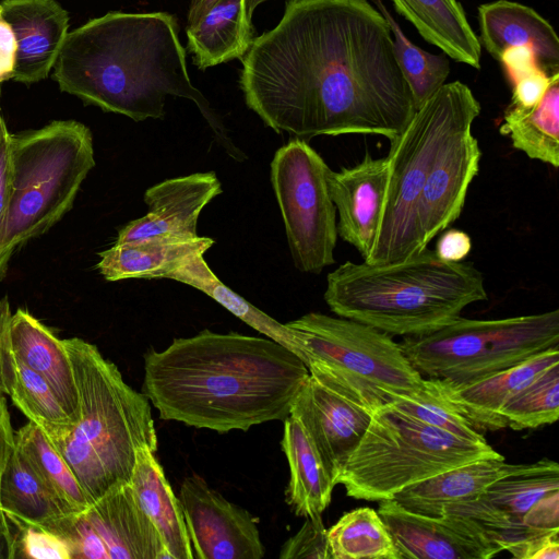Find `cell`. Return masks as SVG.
<instances>
[{"mask_svg":"<svg viewBox=\"0 0 559 559\" xmlns=\"http://www.w3.org/2000/svg\"><path fill=\"white\" fill-rule=\"evenodd\" d=\"M239 78L246 105L277 133L394 141L415 112L390 25L368 0H287L254 37Z\"/></svg>","mask_w":559,"mask_h":559,"instance_id":"obj_1","label":"cell"},{"mask_svg":"<svg viewBox=\"0 0 559 559\" xmlns=\"http://www.w3.org/2000/svg\"><path fill=\"white\" fill-rule=\"evenodd\" d=\"M309 376L282 344L203 330L144 356L142 393L165 420L219 433L285 420Z\"/></svg>","mask_w":559,"mask_h":559,"instance_id":"obj_2","label":"cell"},{"mask_svg":"<svg viewBox=\"0 0 559 559\" xmlns=\"http://www.w3.org/2000/svg\"><path fill=\"white\" fill-rule=\"evenodd\" d=\"M52 78L60 91L134 121L163 118L167 96L190 99L225 151L246 158L192 84L174 14L110 11L91 19L68 33Z\"/></svg>","mask_w":559,"mask_h":559,"instance_id":"obj_3","label":"cell"},{"mask_svg":"<svg viewBox=\"0 0 559 559\" xmlns=\"http://www.w3.org/2000/svg\"><path fill=\"white\" fill-rule=\"evenodd\" d=\"M488 295L472 262H448L433 250L385 264L346 261L326 277L324 300L332 312L389 335L438 330Z\"/></svg>","mask_w":559,"mask_h":559,"instance_id":"obj_4","label":"cell"},{"mask_svg":"<svg viewBox=\"0 0 559 559\" xmlns=\"http://www.w3.org/2000/svg\"><path fill=\"white\" fill-rule=\"evenodd\" d=\"M79 395L76 421L48 438L82 485L91 504L130 483L136 451L157 449L147 397L132 389L118 367L92 343L62 340Z\"/></svg>","mask_w":559,"mask_h":559,"instance_id":"obj_5","label":"cell"},{"mask_svg":"<svg viewBox=\"0 0 559 559\" xmlns=\"http://www.w3.org/2000/svg\"><path fill=\"white\" fill-rule=\"evenodd\" d=\"M11 198L0 252L5 276L12 254L48 231L71 210L95 166L91 130L75 120H55L10 135Z\"/></svg>","mask_w":559,"mask_h":559,"instance_id":"obj_6","label":"cell"},{"mask_svg":"<svg viewBox=\"0 0 559 559\" xmlns=\"http://www.w3.org/2000/svg\"><path fill=\"white\" fill-rule=\"evenodd\" d=\"M481 110L471 88L443 84L417 108L401 134L390 142L388 176L369 264L405 261L419 253L417 212L429 171L445 143Z\"/></svg>","mask_w":559,"mask_h":559,"instance_id":"obj_7","label":"cell"},{"mask_svg":"<svg viewBox=\"0 0 559 559\" xmlns=\"http://www.w3.org/2000/svg\"><path fill=\"white\" fill-rule=\"evenodd\" d=\"M489 443L461 439L386 404L378 408L338 479L354 499H392L403 488L485 457Z\"/></svg>","mask_w":559,"mask_h":559,"instance_id":"obj_8","label":"cell"},{"mask_svg":"<svg viewBox=\"0 0 559 559\" xmlns=\"http://www.w3.org/2000/svg\"><path fill=\"white\" fill-rule=\"evenodd\" d=\"M400 346L421 376L465 385L559 347V310L489 320L459 317L432 332L405 336Z\"/></svg>","mask_w":559,"mask_h":559,"instance_id":"obj_9","label":"cell"},{"mask_svg":"<svg viewBox=\"0 0 559 559\" xmlns=\"http://www.w3.org/2000/svg\"><path fill=\"white\" fill-rule=\"evenodd\" d=\"M308 369L328 376L372 411L415 392L423 376L400 343L368 324L310 312L286 323Z\"/></svg>","mask_w":559,"mask_h":559,"instance_id":"obj_10","label":"cell"},{"mask_svg":"<svg viewBox=\"0 0 559 559\" xmlns=\"http://www.w3.org/2000/svg\"><path fill=\"white\" fill-rule=\"evenodd\" d=\"M330 167L308 142L293 138L271 163V182L295 266L320 274L334 264L336 209L328 187Z\"/></svg>","mask_w":559,"mask_h":559,"instance_id":"obj_11","label":"cell"},{"mask_svg":"<svg viewBox=\"0 0 559 559\" xmlns=\"http://www.w3.org/2000/svg\"><path fill=\"white\" fill-rule=\"evenodd\" d=\"M309 376L290 405L295 417L312 440L333 483L364 437L372 414L353 393L322 372Z\"/></svg>","mask_w":559,"mask_h":559,"instance_id":"obj_12","label":"cell"},{"mask_svg":"<svg viewBox=\"0 0 559 559\" xmlns=\"http://www.w3.org/2000/svg\"><path fill=\"white\" fill-rule=\"evenodd\" d=\"M559 490V465L550 459L514 464L473 500L452 503L444 513L464 515L478 523L502 548L530 539L523 525L528 511L545 496Z\"/></svg>","mask_w":559,"mask_h":559,"instance_id":"obj_13","label":"cell"},{"mask_svg":"<svg viewBox=\"0 0 559 559\" xmlns=\"http://www.w3.org/2000/svg\"><path fill=\"white\" fill-rule=\"evenodd\" d=\"M178 499L194 559L264 557L257 519L212 489L203 478L187 477Z\"/></svg>","mask_w":559,"mask_h":559,"instance_id":"obj_14","label":"cell"},{"mask_svg":"<svg viewBox=\"0 0 559 559\" xmlns=\"http://www.w3.org/2000/svg\"><path fill=\"white\" fill-rule=\"evenodd\" d=\"M399 559H490L503 548L472 519L444 513H412L393 499L381 500L378 511Z\"/></svg>","mask_w":559,"mask_h":559,"instance_id":"obj_15","label":"cell"},{"mask_svg":"<svg viewBox=\"0 0 559 559\" xmlns=\"http://www.w3.org/2000/svg\"><path fill=\"white\" fill-rule=\"evenodd\" d=\"M472 126H463L451 136L429 171L417 212L420 251L459 218L467 190L479 171L481 151Z\"/></svg>","mask_w":559,"mask_h":559,"instance_id":"obj_16","label":"cell"},{"mask_svg":"<svg viewBox=\"0 0 559 559\" xmlns=\"http://www.w3.org/2000/svg\"><path fill=\"white\" fill-rule=\"evenodd\" d=\"M222 193L215 173L166 179L144 193L148 212L123 226L114 245L159 236L198 237L197 226L205 205Z\"/></svg>","mask_w":559,"mask_h":559,"instance_id":"obj_17","label":"cell"},{"mask_svg":"<svg viewBox=\"0 0 559 559\" xmlns=\"http://www.w3.org/2000/svg\"><path fill=\"white\" fill-rule=\"evenodd\" d=\"M388 176L386 157L362 160L340 171L330 169L328 187L338 215L337 235L365 261L374 243Z\"/></svg>","mask_w":559,"mask_h":559,"instance_id":"obj_18","label":"cell"},{"mask_svg":"<svg viewBox=\"0 0 559 559\" xmlns=\"http://www.w3.org/2000/svg\"><path fill=\"white\" fill-rule=\"evenodd\" d=\"M16 40L13 80L33 84L53 69L69 33V14L56 0H1Z\"/></svg>","mask_w":559,"mask_h":559,"instance_id":"obj_19","label":"cell"},{"mask_svg":"<svg viewBox=\"0 0 559 559\" xmlns=\"http://www.w3.org/2000/svg\"><path fill=\"white\" fill-rule=\"evenodd\" d=\"M84 514L105 543L110 559H170L130 483L111 488Z\"/></svg>","mask_w":559,"mask_h":559,"instance_id":"obj_20","label":"cell"},{"mask_svg":"<svg viewBox=\"0 0 559 559\" xmlns=\"http://www.w3.org/2000/svg\"><path fill=\"white\" fill-rule=\"evenodd\" d=\"M480 39L486 50L500 60L512 47H530L539 67L549 75L559 73V39L556 31L532 8L498 0L478 8Z\"/></svg>","mask_w":559,"mask_h":559,"instance_id":"obj_21","label":"cell"},{"mask_svg":"<svg viewBox=\"0 0 559 559\" xmlns=\"http://www.w3.org/2000/svg\"><path fill=\"white\" fill-rule=\"evenodd\" d=\"M558 362L559 347H554L469 384L451 385L435 380L447 397L484 433L507 428L500 416L503 405L546 368Z\"/></svg>","mask_w":559,"mask_h":559,"instance_id":"obj_22","label":"cell"},{"mask_svg":"<svg viewBox=\"0 0 559 559\" xmlns=\"http://www.w3.org/2000/svg\"><path fill=\"white\" fill-rule=\"evenodd\" d=\"M11 350L52 388L73 423L79 415V395L72 364L63 341L25 309L12 313Z\"/></svg>","mask_w":559,"mask_h":559,"instance_id":"obj_23","label":"cell"},{"mask_svg":"<svg viewBox=\"0 0 559 559\" xmlns=\"http://www.w3.org/2000/svg\"><path fill=\"white\" fill-rule=\"evenodd\" d=\"M513 466L501 454L479 459L412 484L392 499L412 513L441 516L448 506L477 498Z\"/></svg>","mask_w":559,"mask_h":559,"instance_id":"obj_24","label":"cell"},{"mask_svg":"<svg viewBox=\"0 0 559 559\" xmlns=\"http://www.w3.org/2000/svg\"><path fill=\"white\" fill-rule=\"evenodd\" d=\"M210 237L180 238L159 236L114 245L99 252L96 267L105 280L166 278L187 261L204 253L214 245Z\"/></svg>","mask_w":559,"mask_h":559,"instance_id":"obj_25","label":"cell"},{"mask_svg":"<svg viewBox=\"0 0 559 559\" xmlns=\"http://www.w3.org/2000/svg\"><path fill=\"white\" fill-rule=\"evenodd\" d=\"M154 451H136L130 485L157 530L170 559H194L179 499L175 496Z\"/></svg>","mask_w":559,"mask_h":559,"instance_id":"obj_26","label":"cell"},{"mask_svg":"<svg viewBox=\"0 0 559 559\" xmlns=\"http://www.w3.org/2000/svg\"><path fill=\"white\" fill-rule=\"evenodd\" d=\"M187 49L193 64L206 70L242 59L254 37L245 0H218L193 25H187Z\"/></svg>","mask_w":559,"mask_h":559,"instance_id":"obj_27","label":"cell"},{"mask_svg":"<svg viewBox=\"0 0 559 559\" xmlns=\"http://www.w3.org/2000/svg\"><path fill=\"white\" fill-rule=\"evenodd\" d=\"M395 10L428 43L451 59L480 68V40L472 29L459 0H392Z\"/></svg>","mask_w":559,"mask_h":559,"instance_id":"obj_28","label":"cell"},{"mask_svg":"<svg viewBox=\"0 0 559 559\" xmlns=\"http://www.w3.org/2000/svg\"><path fill=\"white\" fill-rule=\"evenodd\" d=\"M282 450L289 466L286 501L298 516L321 515L336 486L302 425L293 416L284 420Z\"/></svg>","mask_w":559,"mask_h":559,"instance_id":"obj_29","label":"cell"},{"mask_svg":"<svg viewBox=\"0 0 559 559\" xmlns=\"http://www.w3.org/2000/svg\"><path fill=\"white\" fill-rule=\"evenodd\" d=\"M0 500L7 519L15 524L47 528L75 513L49 489L16 445L3 474Z\"/></svg>","mask_w":559,"mask_h":559,"instance_id":"obj_30","label":"cell"},{"mask_svg":"<svg viewBox=\"0 0 559 559\" xmlns=\"http://www.w3.org/2000/svg\"><path fill=\"white\" fill-rule=\"evenodd\" d=\"M512 146L530 158L559 166V73L540 102L530 109L509 106L499 129Z\"/></svg>","mask_w":559,"mask_h":559,"instance_id":"obj_31","label":"cell"},{"mask_svg":"<svg viewBox=\"0 0 559 559\" xmlns=\"http://www.w3.org/2000/svg\"><path fill=\"white\" fill-rule=\"evenodd\" d=\"M166 278L201 290L246 324L282 344L302 360L300 345L294 331L222 283L207 265L204 255H198L187 261L180 267L171 271Z\"/></svg>","mask_w":559,"mask_h":559,"instance_id":"obj_32","label":"cell"},{"mask_svg":"<svg viewBox=\"0 0 559 559\" xmlns=\"http://www.w3.org/2000/svg\"><path fill=\"white\" fill-rule=\"evenodd\" d=\"M5 388L13 404L48 438L74 424L52 388L11 350L10 343L5 358Z\"/></svg>","mask_w":559,"mask_h":559,"instance_id":"obj_33","label":"cell"},{"mask_svg":"<svg viewBox=\"0 0 559 559\" xmlns=\"http://www.w3.org/2000/svg\"><path fill=\"white\" fill-rule=\"evenodd\" d=\"M15 445L32 467L72 512H84L90 506L82 485L70 465L35 423L28 421L15 432Z\"/></svg>","mask_w":559,"mask_h":559,"instance_id":"obj_34","label":"cell"},{"mask_svg":"<svg viewBox=\"0 0 559 559\" xmlns=\"http://www.w3.org/2000/svg\"><path fill=\"white\" fill-rule=\"evenodd\" d=\"M328 540L332 559H399L386 526L369 507L344 513L328 530Z\"/></svg>","mask_w":559,"mask_h":559,"instance_id":"obj_35","label":"cell"},{"mask_svg":"<svg viewBox=\"0 0 559 559\" xmlns=\"http://www.w3.org/2000/svg\"><path fill=\"white\" fill-rule=\"evenodd\" d=\"M373 2L390 25L395 57L417 109L445 84L450 73L449 58L445 53L433 55L416 46L406 37L383 2L381 0H373Z\"/></svg>","mask_w":559,"mask_h":559,"instance_id":"obj_36","label":"cell"},{"mask_svg":"<svg viewBox=\"0 0 559 559\" xmlns=\"http://www.w3.org/2000/svg\"><path fill=\"white\" fill-rule=\"evenodd\" d=\"M391 405L397 411L461 439L486 442L484 433L440 390L435 379H423L412 394L395 399Z\"/></svg>","mask_w":559,"mask_h":559,"instance_id":"obj_37","label":"cell"},{"mask_svg":"<svg viewBox=\"0 0 559 559\" xmlns=\"http://www.w3.org/2000/svg\"><path fill=\"white\" fill-rule=\"evenodd\" d=\"M500 416L513 430L534 429L559 416V362L535 377L501 408Z\"/></svg>","mask_w":559,"mask_h":559,"instance_id":"obj_38","label":"cell"},{"mask_svg":"<svg viewBox=\"0 0 559 559\" xmlns=\"http://www.w3.org/2000/svg\"><path fill=\"white\" fill-rule=\"evenodd\" d=\"M499 61L512 83L511 106L523 109L536 106L554 74L549 75L539 67L534 51L527 46L507 49Z\"/></svg>","mask_w":559,"mask_h":559,"instance_id":"obj_39","label":"cell"},{"mask_svg":"<svg viewBox=\"0 0 559 559\" xmlns=\"http://www.w3.org/2000/svg\"><path fill=\"white\" fill-rule=\"evenodd\" d=\"M46 530L59 535L68 544L72 559H110L105 543L84 512L68 514Z\"/></svg>","mask_w":559,"mask_h":559,"instance_id":"obj_40","label":"cell"},{"mask_svg":"<svg viewBox=\"0 0 559 559\" xmlns=\"http://www.w3.org/2000/svg\"><path fill=\"white\" fill-rule=\"evenodd\" d=\"M281 559H332L328 530L322 516H309L301 528L289 537L280 551Z\"/></svg>","mask_w":559,"mask_h":559,"instance_id":"obj_41","label":"cell"},{"mask_svg":"<svg viewBox=\"0 0 559 559\" xmlns=\"http://www.w3.org/2000/svg\"><path fill=\"white\" fill-rule=\"evenodd\" d=\"M12 524L16 530V557L72 559L68 544L59 535L40 526Z\"/></svg>","mask_w":559,"mask_h":559,"instance_id":"obj_42","label":"cell"},{"mask_svg":"<svg viewBox=\"0 0 559 559\" xmlns=\"http://www.w3.org/2000/svg\"><path fill=\"white\" fill-rule=\"evenodd\" d=\"M10 135L7 126L0 133V252L5 231L11 198ZM4 277L0 269V280Z\"/></svg>","mask_w":559,"mask_h":559,"instance_id":"obj_43","label":"cell"},{"mask_svg":"<svg viewBox=\"0 0 559 559\" xmlns=\"http://www.w3.org/2000/svg\"><path fill=\"white\" fill-rule=\"evenodd\" d=\"M507 551L518 559H558L559 532L526 539Z\"/></svg>","mask_w":559,"mask_h":559,"instance_id":"obj_44","label":"cell"},{"mask_svg":"<svg viewBox=\"0 0 559 559\" xmlns=\"http://www.w3.org/2000/svg\"><path fill=\"white\" fill-rule=\"evenodd\" d=\"M14 448L15 432L13 431L7 400L3 395H0V489L8 461ZM10 526L11 523L2 511L0 500V532L8 530Z\"/></svg>","mask_w":559,"mask_h":559,"instance_id":"obj_45","label":"cell"},{"mask_svg":"<svg viewBox=\"0 0 559 559\" xmlns=\"http://www.w3.org/2000/svg\"><path fill=\"white\" fill-rule=\"evenodd\" d=\"M472 250V239L463 230L444 229L437 241L435 253L448 262H462Z\"/></svg>","mask_w":559,"mask_h":559,"instance_id":"obj_46","label":"cell"},{"mask_svg":"<svg viewBox=\"0 0 559 559\" xmlns=\"http://www.w3.org/2000/svg\"><path fill=\"white\" fill-rule=\"evenodd\" d=\"M16 49L14 33L0 12V85L13 80Z\"/></svg>","mask_w":559,"mask_h":559,"instance_id":"obj_47","label":"cell"},{"mask_svg":"<svg viewBox=\"0 0 559 559\" xmlns=\"http://www.w3.org/2000/svg\"><path fill=\"white\" fill-rule=\"evenodd\" d=\"M12 318L10 301L7 296L0 299V395L7 394L5 358L9 348V329Z\"/></svg>","mask_w":559,"mask_h":559,"instance_id":"obj_48","label":"cell"},{"mask_svg":"<svg viewBox=\"0 0 559 559\" xmlns=\"http://www.w3.org/2000/svg\"><path fill=\"white\" fill-rule=\"evenodd\" d=\"M217 1L218 0H190L187 13V25H193L199 22Z\"/></svg>","mask_w":559,"mask_h":559,"instance_id":"obj_49","label":"cell"},{"mask_svg":"<svg viewBox=\"0 0 559 559\" xmlns=\"http://www.w3.org/2000/svg\"><path fill=\"white\" fill-rule=\"evenodd\" d=\"M265 1H269V0H245V5H246L248 16L250 19H252V13H253L254 9L259 4H261L262 2H265Z\"/></svg>","mask_w":559,"mask_h":559,"instance_id":"obj_50","label":"cell"},{"mask_svg":"<svg viewBox=\"0 0 559 559\" xmlns=\"http://www.w3.org/2000/svg\"><path fill=\"white\" fill-rule=\"evenodd\" d=\"M5 127V123H4V120L2 118V115H1V108H0V133L2 131V129Z\"/></svg>","mask_w":559,"mask_h":559,"instance_id":"obj_51","label":"cell"}]
</instances>
